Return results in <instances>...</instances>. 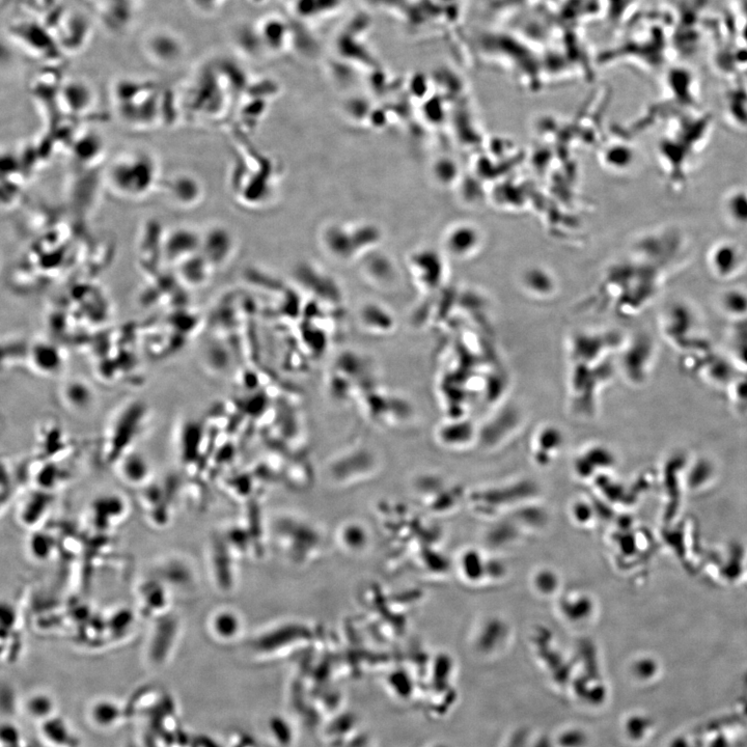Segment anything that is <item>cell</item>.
Here are the masks:
<instances>
[{
  "label": "cell",
  "mask_w": 747,
  "mask_h": 747,
  "mask_svg": "<svg viewBox=\"0 0 747 747\" xmlns=\"http://www.w3.org/2000/svg\"><path fill=\"white\" fill-rule=\"evenodd\" d=\"M159 165L147 151L133 150L116 157L110 164L107 181L120 197L138 200L149 195L158 182Z\"/></svg>",
  "instance_id": "cell-1"
},
{
  "label": "cell",
  "mask_w": 747,
  "mask_h": 747,
  "mask_svg": "<svg viewBox=\"0 0 747 747\" xmlns=\"http://www.w3.org/2000/svg\"><path fill=\"white\" fill-rule=\"evenodd\" d=\"M743 263L741 248L735 242L723 240L716 243L709 253V265L719 278H732Z\"/></svg>",
  "instance_id": "cell-2"
},
{
  "label": "cell",
  "mask_w": 747,
  "mask_h": 747,
  "mask_svg": "<svg viewBox=\"0 0 747 747\" xmlns=\"http://www.w3.org/2000/svg\"><path fill=\"white\" fill-rule=\"evenodd\" d=\"M202 237L190 229L182 228L170 232L163 242V252L166 259L173 263L181 264L185 260L195 256L198 248H201Z\"/></svg>",
  "instance_id": "cell-3"
},
{
  "label": "cell",
  "mask_w": 747,
  "mask_h": 747,
  "mask_svg": "<svg viewBox=\"0 0 747 747\" xmlns=\"http://www.w3.org/2000/svg\"><path fill=\"white\" fill-rule=\"evenodd\" d=\"M145 49L151 60L160 64H171L182 57V41L169 32L152 33L146 40Z\"/></svg>",
  "instance_id": "cell-4"
},
{
  "label": "cell",
  "mask_w": 747,
  "mask_h": 747,
  "mask_svg": "<svg viewBox=\"0 0 747 747\" xmlns=\"http://www.w3.org/2000/svg\"><path fill=\"white\" fill-rule=\"evenodd\" d=\"M166 195L182 209L198 203L201 197L200 182L190 174H174L165 185Z\"/></svg>",
  "instance_id": "cell-5"
},
{
  "label": "cell",
  "mask_w": 747,
  "mask_h": 747,
  "mask_svg": "<svg viewBox=\"0 0 747 747\" xmlns=\"http://www.w3.org/2000/svg\"><path fill=\"white\" fill-rule=\"evenodd\" d=\"M62 400L68 408L74 411H86L91 409L94 395L91 387L82 381L72 380L63 386Z\"/></svg>",
  "instance_id": "cell-6"
},
{
  "label": "cell",
  "mask_w": 747,
  "mask_h": 747,
  "mask_svg": "<svg viewBox=\"0 0 747 747\" xmlns=\"http://www.w3.org/2000/svg\"><path fill=\"white\" fill-rule=\"evenodd\" d=\"M724 212L733 226L747 227V190H731L724 201Z\"/></svg>",
  "instance_id": "cell-7"
},
{
  "label": "cell",
  "mask_w": 747,
  "mask_h": 747,
  "mask_svg": "<svg viewBox=\"0 0 747 747\" xmlns=\"http://www.w3.org/2000/svg\"><path fill=\"white\" fill-rule=\"evenodd\" d=\"M124 477L128 481L136 483L143 480L148 473V465L143 458L137 455L126 457L122 466Z\"/></svg>",
  "instance_id": "cell-8"
},
{
  "label": "cell",
  "mask_w": 747,
  "mask_h": 747,
  "mask_svg": "<svg viewBox=\"0 0 747 747\" xmlns=\"http://www.w3.org/2000/svg\"><path fill=\"white\" fill-rule=\"evenodd\" d=\"M94 717L97 724L102 726L115 725L119 718V710L110 703H99L94 710Z\"/></svg>",
  "instance_id": "cell-9"
},
{
  "label": "cell",
  "mask_w": 747,
  "mask_h": 747,
  "mask_svg": "<svg viewBox=\"0 0 747 747\" xmlns=\"http://www.w3.org/2000/svg\"><path fill=\"white\" fill-rule=\"evenodd\" d=\"M51 703L46 697H35L30 702V710L35 714L36 716L42 717V715H47L49 710L51 709Z\"/></svg>",
  "instance_id": "cell-10"
},
{
  "label": "cell",
  "mask_w": 747,
  "mask_h": 747,
  "mask_svg": "<svg viewBox=\"0 0 747 747\" xmlns=\"http://www.w3.org/2000/svg\"><path fill=\"white\" fill-rule=\"evenodd\" d=\"M738 32L742 43L747 48V14L743 16L742 23L738 25Z\"/></svg>",
  "instance_id": "cell-11"
}]
</instances>
